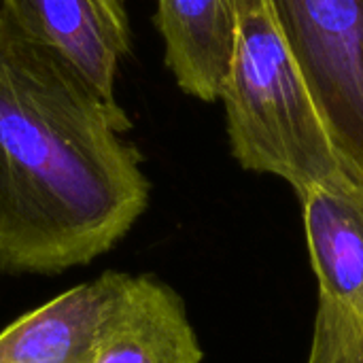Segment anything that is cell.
Returning <instances> with one entry per match:
<instances>
[{"mask_svg":"<svg viewBox=\"0 0 363 363\" xmlns=\"http://www.w3.org/2000/svg\"><path fill=\"white\" fill-rule=\"evenodd\" d=\"M181 296L153 274L130 277L89 363H202Z\"/></svg>","mask_w":363,"mask_h":363,"instance_id":"6","label":"cell"},{"mask_svg":"<svg viewBox=\"0 0 363 363\" xmlns=\"http://www.w3.org/2000/svg\"><path fill=\"white\" fill-rule=\"evenodd\" d=\"M300 200L319 281L313 334H325L347 323L363 300V185L317 187Z\"/></svg>","mask_w":363,"mask_h":363,"instance_id":"5","label":"cell"},{"mask_svg":"<svg viewBox=\"0 0 363 363\" xmlns=\"http://www.w3.org/2000/svg\"><path fill=\"white\" fill-rule=\"evenodd\" d=\"M308 363H363V300L347 323L325 334H313Z\"/></svg>","mask_w":363,"mask_h":363,"instance_id":"9","label":"cell"},{"mask_svg":"<svg viewBox=\"0 0 363 363\" xmlns=\"http://www.w3.org/2000/svg\"><path fill=\"white\" fill-rule=\"evenodd\" d=\"M128 279L108 270L26 313L0 332V363H89Z\"/></svg>","mask_w":363,"mask_h":363,"instance_id":"7","label":"cell"},{"mask_svg":"<svg viewBox=\"0 0 363 363\" xmlns=\"http://www.w3.org/2000/svg\"><path fill=\"white\" fill-rule=\"evenodd\" d=\"M130 115L0 9V270L57 274L108 253L151 183Z\"/></svg>","mask_w":363,"mask_h":363,"instance_id":"1","label":"cell"},{"mask_svg":"<svg viewBox=\"0 0 363 363\" xmlns=\"http://www.w3.org/2000/svg\"><path fill=\"white\" fill-rule=\"evenodd\" d=\"M345 170L363 185V0H266Z\"/></svg>","mask_w":363,"mask_h":363,"instance_id":"3","label":"cell"},{"mask_svg":"<svg viewBox=\"0 0 363 363\" xmlns=\"http://www.w3.org/2000/svg\"><path fill=\"white\" fill-rule=\"evenodd\" d=\"M164 62L177 85L202 100L221 98L236 45V0H157Z\"/></svg>","mask_w":363,"mask_h":363,"instance_id":"8","label":"cell"},{"mask_svg":"<svg viewBox=\"0 0 363 363\" xmlns=\"http://www.w3.org/2000/svg\"><path fill=\"white\" fill-rule=\"evenodd\" d=\"M236 17L234 57L219 98L236 162L285 179L298 198L317 187L355 181L332 147L266 0H236Z\"/></svg>","mask_w":363,"mask_h":363,"instance_id":"2","label":"cell"},{"mask_svg":"<svg viewBox=\"0 0 363 363\" xmlns=\"http://www.w3.org/2000/svg\"><path fill=\"white\" fill-rule=\"evenodd\" d=\"M6 17L34 43L53 49L104 98L132 49L123 0H2Z\"/></svg>","mask_w":363,"mask_h":363,"instance_id":"4","label":"cell"}]
</instances>
